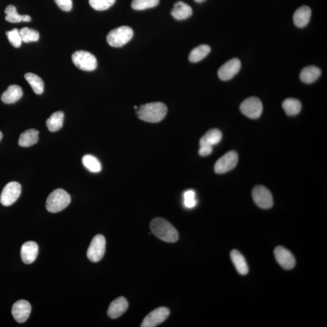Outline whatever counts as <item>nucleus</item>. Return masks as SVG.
Masks as SVG:
<instances>
[{
    "label": "nucleus",
    "mask_w": 327,
    "mask_h": 327,
    "mask_svg": "<svg viewBox=\"0 0 327 327\" xmlns=\"http://www.w3.org/2000/svg\"><path fill=\"white\" fill-rule=\"evenodd\" d=\"M82 162L85 167L92 173H98L102 171V164L96 157L91 154H86L83 156Z\"/></svg>",
    "instance_id": "nucleus-28"
},
{
    "label": "nucleus",
    "mask_w": 327,
    "mask_h": 327,
    "mask_svg": "<svg viewBox=\"0 0 327 327\" xmlns=\"http://www.w3.org/2000/svg\"><path fill=\"white\" fill-rule=\"evenodd\" d=\"M150 229L157 238L166 242H176L179 239L177 229L167 220L156 218L151 221Z\"/></svg>",
    "instance_id": "nucleus-2"
},
{
    "label": "nucleus",
    "mask_w": 327,
    "mask_h": 327,
    "mask_svg": "<svg viewBox=\"0 0 327 327\" xmlns=\"http://www.w3.org/2000/svg\"><path fill=\"white\" fill-rule=\"evenodd\" d=\"M282 108L288 116H294L299 114L302 109V105L298 100L294 98H288L282 103Z\"/></svg>",
    "instance_id": "nucleus-26"
},
{
    "label": "nucleus",
    "mask_w": 327,
    "mask_h": 327,
    "mask_svg": "<svg viewBox=\"0 0 327 327\" xmlns=\"http://www.w3.org/2000/svg\"><path fill=\"white\" fill-rule=\"evenodd\" d=\"M311 10L307 6H303L295 11L293 15L294 25L299 28H305L310 22Z\"/></svg>",
    "instance_id": "nucleus-17"
},
{
    "label": "nucleus",
    "mask_w": 327,
    "mask_h": 327,
    "mask_svg": "<svg viewBox=\"0 0 327 327\" xmlns=\"http://www.w3.org/2000/svg\"><path fill=\"white\" fill-rule=\"evenodd\" d=\"M238 162V154L235 151H230L217 160L215 165L216 174H223L233 170Z\"/></svg>",
    "instance_id": "nucleus-10"
},
{
    "label": "nucleus",
    "mask_w": 327,
    "mask_h": 327,
    "mask_svg": "<svg viewBox=\"0 0 327 327\" xmlns=\"http://www.w3.org/2000/svg\"><path fill=\"white\" fill-rule=\"evenodd\" d=\"M241 62L239 59H231L219 68L218 71L219 78L222 81H228L239 72Z\"/></svg>",
    "instance_id": "nucleus-12"
},
{
    "label": "nucleus",
    "mask_w": 327,
    "mask_h": 327,
    "mask_svg": "<svg viewBox=\"0 0 327 327\" xmlns=\"http://www.w3.org/2000/svg\"><path fill=\"white\" fill-rule=\"evenodd\" d=\"M210 51V47L206 44L196 47L190 52L189 56V61L191 62H198L203 60L209 54Z\"/></svg>",
    "instance_id": "nucleus-25"
},
{
    "label": "nucleus",
    "mask_w": 327,
    "mask_h": 327,
    "mask_svg": "<svg viewBox=\"0 0 327 327\" xmlns=\"http://www.w3.org/2000/svg\"><path fill=\"white\" fill-rule=\"evenodd\" d=\"M274 255L276 261L282 268L285 270H291L295 266V258L293 254L284 247H277L275 249Z\"/></svg>",
    "instance_id": "nucleus-13"
},
{
    "label": "nucleus",
    "mask_w": 327,
    "mask_h": 327,
    "mask_svg": "<svg viewBox=\"0 0 327 327\" xmlns=\"http://www.w3.org/2000/svg\"><path fill=\"white\" fill-rule=\"evenodd\" d=\"M200 150L199 154L202 156H207L212 153L213 151V146L209 144L204 143V142H200Z\"/></svg>",
    "instance_id": "nucleus-36"
},
{
    "label": "nucleus",
    "mask_w": 327,
    "mask_h": 327,
    "mask_svg": "<svg viewBox=\"0 0 327 327\" xmlns=\"http://www.w3.org/2000/svg\"><path fill=\"white\" fill-rule=\"evenodd\" d=\"M7 35L8 40L14 47L17 48L22 45L23 41L19 29H14L12 31L7 32Z\"/></svg>",
    "instance_id": "nucleus-34"
},
{
    "label": "nucleus",
    "mask_w": 327,
    "mask_h": 327,
    "mask_svg": "<svg viewBox=\"0 0 327 327\" xmlns=\"http://www.w3.org/2000/svg\"><path fill=\"white\" fill-rule=\"evenodd\" d=\"M71 198L69 193L62 189L53 191L47 198L46 207L51 213H58L63 210L70 203Z\"/></svg>",
    "instance_id": "nucleus-3"
},
{
    "label": "nucleus",
    "mask_w": 327,
    "mask_h": 327,
    "mask_svg": "<svg viewBox=\"0 0 327 327\" xmlns=\"http://www.w3.org/2000/svg\"><path fill=\"white\" fill-rule=\"evenodd\" d=\"M2 138H3V134L2 133L0 132V141L2 140Z\"/></svg>",
    "instance_id": "nucleus-38"
},
{
    "label": "nucleus",
    "mask_w": 327,
    "mask_h": 327,
    "mask_svg": "<svg viewBox=\"0 0 327 327\" xmlns=\"http://www.w3.org/2000/svg\"><path fill=\"white\" fill-rule=\"evenodd\" d=\"M106 239L102 234H97L92 239L88 250L87 257L93 263L102 260L106 251Z\"/></svg>",
    "instance_id": "nucleus-7"
},
{
    "label": "nucleus",
    "mask_w": 327,
    "mask_h": 327,
    "mask_svg": "<svg viewBox=\"0 0 327 327\" xmlns=\"http://www.w3.org/2000/svg\"><path fill=\"white\" fill-rule=\"evenodd\" d=\"M193 11L189 5L183 2H178L174 5L171 12L172 17L177 20H183L189 19L192 16Z\"/></svg>",
    "instance_id": "nucleus-19"
},
{
    "label": "nucleus",
    "mask_w": 327,
    "mask_h": 327,
    "mask_svg": "<svg viewBox=\"0 0 327 327\" xmlns=\"http://www.w3.org/2000/svg\"><path fill=\"white\" fill-rule=\"evenodd\" d=\"M129 304L124 297H119L113 301L108 311V315L111 319H117L123 315L127 310Z\"/></svg>",
    "instance_id": "nucleus-15"
},
{
    "label": "nucleus",
    "mask_w": 327,
    "mask_h": 327,
    "mask_svg": "<svg viewBox=\"0 0 327 327\" xmlns=\"http://www.w3.org/2000/svg\"><path fill=\"white\" fill-rule=\"evenodd\" d=\"M115 2L116 0H89V4L95 10L103 11L112 7Z\"/></svg>",
    "instance_id": "nucleus-32"
},
{
    "label": "nucleus",
    "mask_w": 327,
    "mask_h": 327,
    "mask_svg": "<svg viewBox=\"0 0 327 327\" xmlns=\"http://www.w3.org/2000/svg\"><path fill=\"white\" fill-rule=\"evenodd\" d=\"M39 132L36 129L27 130L21 134L19 141L20 146L29 147L36 144L38 141Z\"/></svg>",
    "instance_id": "nucleus-22"
},
{
    "label": "nucleus",
    "mask_w": 327,
    "mask_h": 327,
    "mask_svg": "<svg viewBox=\"0 0 327 327\" xmlns=\"http://www.w3.org/2000/svg\"><path fill=\"white\" fill-rule=\"evenodd\" d=\"M222 139V133L218 129H211L205 134L200 139V142L210 145L218 144Z\"/></svg>",
    "instance_id": "nucleus-29"
},
{
    "label": "nucleus",
    "mask_w": 327,
    "mask_h": 327,
    "mask_svg": "<svg viewBox=\"0 0 327 327\" xmlns=\"http://www.w3.org/2000/svg\"><path fill=\"white\" fill-rule=\"evenodd\" d=\"M73 63L79 69L85 71H93L97 69V60L91 53L85 50H78L72 56Z\"/></svg>",
    "instance_id": "nucleus-5"
},
{
    "label": "nucleus",
    "mask_w": 327,
    "mask_h": 327,
    "mask_svg": "<svg viewBox=\"0 0 327 327\" xmlns=\"http://www.w3.org/2000/svg\"><path fill=\"white\" fill-rule=\"evenodd\" d=\"M25 77L35 94L41 95L43 93L44 82L39 76L33 73H28L25 74Z\"/></svg>",
    "instance_id": "nucleus-27"
},
{
    "label": "nucleus",
    "mask_w": 327,
    "mask_h": 327,
    "mask_svg": "<svg viewBox=\"0 0 327 327\" xmlns=\"http://www.w3.org/2000/svg\"><path fill=\"white\" fill-rule=\"evenodd\" d=\"M23 96L22 89L18 85H11L2 95V101L5 104L10 105L16 103Z\"/></svg>",
    "instance_id": "nucleus-18"
},
{
    "label": "nucleus",
    "mask_w": 327,
    "mask_h": 327,
    "mask_svg": "<svg viewBox=\"0 0 327 327\" xmlns=\"http://www.w3.org/2000/svg\"><path fill=\"white\" fill-rule=\"evenodd\" d=\"M31 313V305L26 300H20L13 305L12 314L17 322H25Z\"/></svg>",
    "instance_id": "nucleus-14"
},
{
    "label": "nucleus",
    "mask_w": 327,
    "mask_h": 327,
    "mask_svg": "<svg viewBox=\"0 0 327 327\" xmlns=\"http://www.w3.org/2000/svg\"><path fill=\"white\" fill-rule=\"evenodd\" d=\"M159 0H133L132 8L136 11H142L156 7Z\"/></svg>",
    "instance_id": "nucleus-31"
},
{
    "label": "nucleus",
    "mask_w": 327,
    "mask_h": 327,
    "mask_svg": "<svg viewBox=\"0 0 327 327\" xmlns=\"http://www.w3.org/2000/svg\"><path fill=\"white\" fill-rule=\"evenodd\" d=\"M167 113V106L160 102L145 104L136 109V114L140 120L151 123L161 121Z\"/></svg>",
    "instance_id": "nucleus-1"
},
{
    "label": "nucleus",
    "mask_w": 327,
    "mask_h": 327,
    "mask_svg": "<svg viewBox=\"0 0 327 327\" xmlns=\"http://www.w3.org/2000/svg\"><path fill=\"white\" fill-rule=\"evenodd\" d=\"M231 261L235 267L237 272L241 275H246L249 273V267L243 256L236 250H233L230 253Z\"/></svg>",
    "instance_id": "nucleus-20"
},
{
    "label": "nucleus",
    "mask_w": 327,
    "mask_h": 327,
    "mask_svg": "<svg viewBox=\"0 0 327 327\" xmlns=\"http://www.w3.org/2000/svg\"><path fill=\"white\" fill-rule=\"evenodd\" d=\"M205 1H206V0H195V2L198 3V4H201V3H203Z\"/></svg>",
    "instance_id": "nucleus-37"
},
{
    "label": "nucleus",
    "mask_w": 327,
    "mask_h": 327,
    "mask_svg": "<svg viewBox=\"0 0 327 327\" xmlns=\"http://www.w3.org/2000/svg\"><path fill=\"white\" fill-rule=\"evenodd\" d=\"M133 31L129 26H120L112 30L107 36V41L110 46L121 47L132 39Z\"/></svg>",
    "instance_id": "nucleus-4"
},
{
    "label": "nucleus",
    "mask_w": 327,
    "mask_h": 327,
    "mask_svg": "<svg viewBox=\"0 0 327 327\" xmlns=\"http://www.w3.org/2000/svg\"><path fill=\"white\" fill-rule=\"evenodd\" d=\"M5 13L7 14L5 20L8 22L17 23L22 22H29L31 18L28 15H20L17 13V9L13 5H9L5 9Z\"/></svg>",
    "instance_id": "nucleus-23"
},
{
    "label": "nucleus",
    "mask_w": 327,
    "mask_h": 327,
    "mask_svg": "<svg viewBox=\"0 0 327 327\" xmlns=\"http://www.w3.org/2000/svg\"><path fill=\"white\" fill-rule=\"evenodd\" d=\"M22 192V186L17 182L9 183L4 187L0 196V202L3 206H10L16 203Z\"/></svg>",
    "instance_id": "nucleus-9"
},
{
    "label": "nucleus",
    "mask_w": 327,
    "mask_h": 327,
    "mask_svg": "<svg viewBox=\"0 0 327 327\" xmlns=\"http://www.w3.org/2000/svg\"><path fill=\"white\" fill-rule=\"evenodd\" d=\"M184 206L187 209H192L197 204L196 193L193 190H188L184 193Z\"/></svg>",
    "instance_id": "nucleus-33"
},
{
    "label": "nucleus",
    "mask_w": 327,
    "mask_h": 327,
    "mask_svg": "<svg viewBox=\"0 0 327 327\" xmlns=\"http://www.w3.org/2000/svg\"><path fill=\"white\" fill-rule=\"evenodd\" d=\"M252 197L256 204L263 209H269L273 207V200L271 192L263 186L254 187Z\"/></svg>",
    "instance_id": "nucleus-8"
},
{
    "label": "nucleus",
    "mask_w": 327,
    "mask_h": 327,
    "mask_svg": "<svg viewBox=\"0 0 327 327\" xmlns=\"http://www.w3.org/2000/svg\"><path fill=\"white\" fill-rule=\"evenodd\" d=\"M170 314V311L165 307L154 309L147 315L143 320L141 327H154L165 322Z\"/></svg>",
    "instance_id": "nucleus-11"
},
{
    "label": "nucleus",
    "mask_w": 327,
    "mask_h": 327,
    "mask_svg": "<svg viewBox=\"0 0 327 327\" xmlns=\"http://www.w3.org/2000/svg\"><path fill=\"white\" fill-rule=\"evenodd\" d=\"M321 75V70L315 65H309L303 69L300 73V78L306 84H311L316 81Z\"/></svg>",
    "instance_id": "nucleus-21"
},
{
    "label": "nucleus",
    "mask_w": 327,
    "mask_h": 327,
    "mask_svg": "<svg viewBox=\"0 0 327 327\" xmlns=\"http://www.w3.org/2000/svg\"><path fill=\"white\" fill-rule=\"evenodd\" d=\"M55 4L61 10L69 12L72 10V0H54Z\"/></svg>",
    "instance_id": "nucleus-35"
},
{
    "label": "nucleus",
    "mask_w": 327,
    "mask_h": 327,
    "mask_svg": "<svg viewBox=\"0 0 327 327\" xmlns=\"http://www.w3.org/2000/svg\"><path fill=\"white\" fill-rule=\"evenodd\" d=\"M64 118V113L61 111H58L53 113L50 117L46 120L47 128L50 132H55L60 130L63 126Z\"/></svg>",
    "instance_id": "nucleus-24"
},
{
    "label": "nucleus",
    "mask_w": 327,
    "mask_h": 327,
    "mask_svg": "<svg viewBox=\"0 0 327 327\" xmlns=\"http://www.w3.org/2000/svg\"><path fill=\"white\" fill-rule=\"evenodd\" d=\"M20 34L23 42H34L39 40L40 34L36 30L29 28H23L20 30Z\"/></svg>",
    "instance_id": "nucleus-30"
},
{
    "label": "nucleus",
    "mask_w": 327,
    "mask_h": 327,
    "mask_svg": "<svg viewBox=\"0 0 327 327\" xmlns=\"http://www.w3.org/2000/svg\"><path fill=\"white\" fill-rule=\"evenodd\" d=\"M38 254V246L34 241L26 242L21 249V257L24 263L30 264L36 260Z\"/></svg>",
    "instance_id": "nucleus-16"
},
{
    "label": "nucleus",
    "mask_w": 327,
    "mask_h": 327,
    "mask_svg": "<svg viewBox=\"0 0 327 327\" xmlns=\"http://www.w3.org/2000/svg\"><path fill=\"white\" fill-rule=\"evenodd\" d=\"M240 111L246 117L251 119H258L263 111V103L257 97L247 98L240 106Z\"/></svg>",
    "instance_id": "nucleus-6"
}]
</instances>
